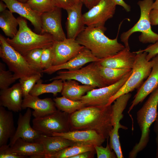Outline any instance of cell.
<instances>
[{"instance_id":"5bb4252c","label":"cell","mask_w":158,"mask_h":158,"mask_svg":"<svg viewBox=\"0 0 158 158\" xmlns=\"http://www.w3.org/2000/svg\"><path fill=\"white\" fill-rule=\"evenodd\" d=\"M32 115V111L30 108H27L23 114L19 113L17 128L14 135L10 139L8 144L10 147L19 138L29 142H38L41 136L44 135L31 126L30 121Z\"/></svg>"},{"instance_id":"ee69618b","label":"cell","mask_w":158,"mask_h":158,"mask_svg":"<svg viewBox=\"0 0 158 158\" xmlns=\"http://www.w3.org/2000/svg\"><path fill=\"white\" fill-rule=\"evenodd\" d=\"M114 4L116 5H119L122 6L125 10L127 12L131 10L130 5L127 4L123 0H113Z\"/></svg>"},{"instance_id":"7dc6e473","label":"cell","mask_w":158,"mask_h":158,"mask_svg":"<svg viewBox=\"0 0 158 158\" xmlns=\"http://www.w3.org/2000/svg\"><path fill=\"white\" fill-rule=\"evenodd\" d=\"M7 8L6 4L3 1L1 0L0 1V12L1 13L6 10Z\"/></svg>"},{"instance_id":"ab89813d","label":"cell","mask_w":158,"mask_h":158,"mask_svg":"<svg viewBox=\"0 0 158 158\" xmlns=\"http://www.w3.org/2000/svg\"><path fill=\"white\" fill-rule=\"evenodd\" d=\"M140 50L147 53L146 59L148 61L151 60L154 57L158 54V41L154 43L148 45L145 49Z\"/></svg>"},{"instance_id":"52a82bcc","label":"cell","mask_w":158,"mask_h":158,"mask_svg":"<svg viewBox=\"0 0 158 158\" xmlns=\"http://www.w3.org/2000/svg\"><path fill=\"white\" fill-rule=\"evenodd\" d=\"M0 57L6 63L9 70L13 73L14 78L16 80L25 79L41 73L33 69L23 56L11 46L6 41V38L1 34Z\"/></svg>"},{"instance_id":"4fadbf2b","label":"cell","mask_w":158,"mask_h":158,"mask_svg":"<svg viewBox=\"0 0 158 158\" xmlns=\"http://www.w3.org/2000/svg\"><path fill=\"white\" fill-rule=\"evenodd\" d=\"M51 47L53 56V66L67 62L85 48L75 39L67 38L62 41H55Z\"/></svg>"},{"instance_id":"1f68e13d","label":"cell","mask_w":158,"mask_h":158,"mask_svg":"<svg viewBox=\"0 0 158 158\" xmlns=\"http://www.w3.org/2000/svg\"><path fill=\"white\" fill-rule=\"evenodd\" d=\"M53 100L58 109L69 114L86 106L85 104L80 100L74 101L63 96L56 97Z\"/></svg>"},{"instance_id":"d6a6232c","label":"cell","mask_w":158,"mask_h":158,"mask_svg":"<svg viewBox=\"0 0 158 158\" xmlns=\"http://www.w3.org/2000/svg\"><path fill=\"white\" fill-rule=\"evenodd\" d=\"M43 49L38 48L32 50L23 55L29 65L35 70L42 73L41 56Z\"/></svg>"},{"instance_id":"74e56055","label":"cell","mask_w":158,"mask_h":158,"mask_svg":"<svg viewBox=\"0 0 158 158\" xmlns=\"http://www.w3.org/2000/svg\"><path fill=\"white\" fill-rule=\"evenodd\" d=\"M109 139V138H108ZM108 139L106 147L101 145H95L94 147L98 158H116L117 155L114 151H112L108 143Z\"/></svg>"},{"instance_id":"484cf974","label":"cell","mask_w":158,"mask_h":158,"mask_svg":"<svg viewBox=\"0 0 158 158\" xmlns=\"http://www.w3.org/2000/svg\"><path fill=\"white\" fill-rule=\"evenodd\" d=\"M10 148L13 152L17 154L32 158L38 155H45L44 146L42 143L29 142L20 138L16 140Z\"/></svg>"},{"instance_id":"c3c4849f","label":"cell","mask_w":158,"mask_h":158,"mask_svg":"<svg viewBox=\"0 0 158 158\" xmlns=\"http://www.w3.org/2000/svg\"><path fill=\"white\" fill-rule=\"evenodd\" d=\"M152 9L158 10V0H156L153 2L152 6Z\"/></svg>"},{"instance_id":"9c48e42d","label":"cell","mask_w":158,"mask_h":158,"mask_svg":"<svg viewBox=\"0 0 158 158\" xmlns=\"http://www.w3.org/2000/svg\"><path fill=\"white\" fill-rule=\"evenodd\" d=\"M69 114L58 109L44 116L34 118L32 121L34 129L47 135L53 133H64L70 131Z\"/></svg>"},{"instance_id":"4316f807","label":"cell","mask_w":158,"mask_h":158,"mask_svg":"<svg viewBox=\"0 0 158 158\" xmlns=\"http://www.w3.org/2000/svg\"><path fill=\"white\" fill-rule=\"evenodd\" d=\"M96 87L85 85H80L77 81L73 80H64L61 94L63 96L69 99L79 101L85 93Z\"/></svg>"},{"instance_id":"8992f818","label":"cell","mask_w":158,"mask_h":158,"mask_svg":"<svg viewBox=\"0 0 158 158\" xmlns=\"http://www.w3.org/2000/svg\"><path fill=\"white\" fill-rule=\"evenodd\" d=\"M135 52V59L130 75L121 88L110 98L107 106L111 105L120 96L138 89L149 75L152 67V61L147 59L146 52L140 50Z\"/></svg>"},{"instance_id":"d590c367","label":"cell","mask_w":158,"mask_h":158,"mask_svg":"<svg viewBox=\"0 0 158 158\" xmlns=\"http://www.w3.org/2000/svg\"><path fill=\"white\" fill-rule=\"evenodd\" d=\"M42 77V73L33 75L25 79H20L19 81L22 90L23 96L29 94L35 85Z\"/></svg>"},{"instance_id":"f546056e","label":"cell","mask_w":158,"mask_h":158,"mask_svg":"<svg viewBox=\"0 0 158 158\" xmlns=\"http://www.w3.org/2000/svg\"><path fill=\"white\" fill-rule=\"evenodd\" d=\"M63 85V81L61 79L55 80L50 83L44 84L40 79L35 85L29 94L38 97L43 94L51 93L56 96L58 93L61 92Z\"/></svg>"},{"instance_id":"e575fe53","label":"cell","mask_w":158,"mask_h":158,"mask_svg":"<svg viewBox=\"0 0 158 158\" xmlns=\"http://www.w3.org/2000/svg\"><path fill=\"white\" fill-rule=\"evenodd\" d=\"M5 66L2 63H0V89L1 90L7 89L16 80L9 70H6Z\"/></svg>"},{"instance_id":"4dcf8cb0","label":"cell","mask_w":158,"mask_h":158,"mask_svg":"<svg viewBox=\"0 0 158 158\" xmlns=\"http://www.w3.org/2000/svg\"><path fill=\"white\" fill-rule=\"evenodd\" d=\"M95 150L94 146L92 145L75 142L72 145L63 149L54 154L47 156L46 158H71L82 152Z\"/></svg>"},{"instance_id":"603a6c76","label":"cell","mask_w":158,"mask_h":158,"mask_svg":"<svg viewBox=\"0 0 158 158\" xmlns=\"http://www.w3.org/2000/svg\"><path fill=\"white\" fill-rule=\"evenodd\" d=\"M136 53L125 48L116 54L98 61L102 66L116 68L132 69L135 59Z\"/></svg>"},{"instance_id":"277c9868","label":"cell","mask_w":158,"mask_h":158,"mask_svg":"<svg viewBox=\"0 0 158 158\" xmlns=\"http://www.w3.org/2000/svg\"><path fill=\"white\" fill-rule=\"evenodd\" d=\"M147 100L137 113V120L141 132L139 142L128 154L129 158H135L147 146L150 139V128L157 114L158 88L151 94Z\"/></svg>"},{"instance_id":"cb8c5ba5","label":"cell","mask_w":158,"mask_h":158,"mask_svg":"<svg viewBox=\"0 0 158 158\" xmlns=\"http://www.w3.org/2000/svg\"><path fill=\"white\" fill-rule=\"evenodd\" d=\"M16 130L12 111L6 110L4 107L0 106V146L7 144Z\"/></svg>"},{"instance_id":"bcb514c9","label":"cell","mask_w":158,"mask_h":158,"mask_svg":"<svg viewBox=\"0 0 158 158\" xmlns=\"http://www.w3.org/2000/svg\"><path fill=\"white\" fill-rule=\"evenodd\" d=\"M154 122V130L156 136H158V111L156 118Z\"/></svg>"},{"instance_id":"ba28073f","label":"cell","mask_w":158,"mask_h":158,"mask_svg":"<svg viewBox=\"0 0 158 158\" xmlns=\"http://www.w3.org/2000/svg\"><path fill=\"white\" fill-rule=\"evenodd\" d=\"M98 62H91L87 66L73 71L59 72L57 75L49 80L61 79L63 81L73 80L82 84L98 88L107 86L102 78L99 73Z\"/></svg>"},{"instance_id":"d6986e66","label":"cell","mask_w":158,"mask_h":158,"mask_svg":"<svg viewBox=\"0 0 158 158\" xmlns=\"http://www.w3.org/2000/svg\"><path fill=\"white\" fill-rule=\"evenodd\" d=\"M83 4L81 2L77 1L66 10L67 13L66 28L68 38L75 39L85 28L82 13Z\"/></svg>"},{"instance_id":"8d00e7d4","label":"cell","mask_w":158,"mask_h":158,"mask_svg":"<svg viewBox=\"0 0 158 158\" xmlns=\"http://www.w3.org/2000/svg\"><path fill=\"white\" fill-rule=\"evenodd\" d=\"M51 46L43 49L41 56V66L43 70L48 69L53 65V56Z\"/></svg>"},{"instance_id":"8fae6325","label":"cell","mask_w":158,"mask_h":158,"mask_svg":"<svg viewBox=\"0 0 158 158\" xmlns=\"http://www.w3.org/2000/svg\"><path fill=\"white\" fill-rule=\"evenodd\" d=\"M116 6L113 0H102L83 14L85 24L87 26L106 28L105 23L113 17Z\"/></svg>"},{"instance_id":"836d02e7","label":"cell","mask_w":158,"mask_h":158,"mask_svg":"<svg viewBox=\"0 0 158 158\" xmlns=\"http://www.w3.org/2000/svg\"><path fill=\"white\" fill-rule=\"evenodd\" d=\"M26 3L31 9L40 15L56 7L54 0H28Z\"/></svg>"},{"instance_id":"e0dca14e","label":"cell","mask_w":158,"mask_h":158,"mask_svg":"<svg viewBox=\"0 0 158 158\" xmlns=\"http://www.w3.org/2000/svg\"><path fill=\"white\" fill-rule=\"evenodd\" d=\"M22 103V109L27 108L33 109L32 115L34 118L42 117L56 111L55 102L51 98L40 99L38 96L30 94L23 97Z\"/></svg>"},{"instance_id":"5b68a950","label":"cell","mask_w":158,"mask_h":158,"mask_svg":"<svg viewBox=\"0 0 158 158\" xmlns=\"http://www.w3.org/2000/svg\"><path fill=\"white\" fill-rule=\"evenodd\" d=\"M153 2V0H142L138 2L140 11L139 19L132 28L123 32L120 36L121 41L124 43L126 48L130 49L129 38L133 33L136 32H141L139 40L143 44H153L158 41V34L152 30L149 16Z\"/></svg>"},{"instance_id":"3957f363","label":"cell","mask_w":158,"mask_h":158,"mask_svg":"<svg viewBox=\"0 0 158 158\" xmlns=\"http://www.w3.org/2000/svg\"><path fill=\"white\" fill-rule=\"evenodd\" d=\"M17 19L19 27L17 33L13 38L6 39L8 43L22 55L34 49L51 47L56 41L50 34H37L32 31L24 18L20 16Z\"/></svg>"},{"instance_id":"9a60e30c","label":"cell","mask_w":158,"mask_h":158,"mask_svg":"<svg viewBox=\"0 0 158 158\" xmlns=\"http://www.w3.org/2000/svg\"><path fill=\"white\" fill-rule=\"evenodd\" d=\"M61 9L56 7L51 11L41 15V34H50L56 41H62L67 38L61 25Z\"/></svg>"},{"instance_id":"ac0fdd59","label":"cell","mask_w":158,"mask_h":158,"mask_svg":"<svg viewBox=\"0 0 158 158\" xmlns=\"http://www.w3.org/2000/svg\"><path fill=\"white\" fill-rule=\"evenodd\" d=\"M101 59L94 56L90 50L85 47L78 54L67 62L58 65L52 66L48 69L43 70L42 73L51 74L62 69L75 71L82 68L88 63L98 62Z\"/></svg>"},{"instance_id":"2e32d148","label":"cell","mask_w":158,"mask_h":158,"mask_svg":"<svg viewBox=\"0 0 158 158\" xmlns=\"http://www.w3.org/2000/svg\"><path fill=\"white\" fill-rule=\"evenodd\" d=\"M151 60L153 63L151 71L147 79L138 89L128 109V113L158 88V54Z\"/></svg>"},{"instance_id":"7c38bea8","label":"cell","mask_w":158,"mask_h":158,"mask_svg":"<svg viewBox=\"0 0 158 158\" xmlns=\"http://www.w3.org/2000/svg\"><path fill=\"white\" fill-rule=\"evenodd\" d=\"M129 72L117 83L109 85L95 88L87 92L81 98L80 101L86 106H106L110 98L121 88L130 75Z\"/></svg>"},{"instance_id":"f35d334b","label":"cell","mask_w":158,"mask_h":158,"mask_svg":"<svg viewBox=\"0 0 158 158\" xmlns=\"http://www.w3.org/2000/svg\"><path fill=\"white\" fill-rule=\"evenodd\" d=\"M26 157L17 154L11 150L9 144L0 146V158H25Z\"/></svg>"},{"instance_id":"83f0119b","label":"cell","mask_w":158,"mask_h":158,"mask_svg":"<svg viewBox=\"0 0 158 158\" xmlns=\"http://www.w3.org/2000/svg\"><path fill=\"white\" fill-rule=\"evenodd\" d=\"M9 10H6L0 14V28L5 35L10 38L16 35L19 25L17 18Z\"/></svg>"},{"instance_id":"816d5d0a","label":"cell","mask_w":158,"mask_h":158,"mask_svg":"<svg viewBox=\"0 0 158 158\" xmlns=\"http://www.w3.org/2000/svg\"><path fill=\"white\" fill-rule=\"evenodd\" d=\"M76 1H80L83 2L84 4L85 0H75Z\"/></svg>"},{"instance_id":"44dd1931","label":"cell","mask_w":158,"mask_h":158,"mask_svg":"<svg viewBox=\"0 0 158 158\" xmlns=\"http://www.w3.org/2000/svg\"><path fill=\"white\" fill-rule=\"evenodd\" d=\"M23 94L19 83L10 87L1 90L0 106L6 107L8 110L15 112L22 109Z\"/></svg>"},{"instance_id":"60d3db41","label":"cell","mask_w":158,"mask_h":158,"mask_svg":"<svg viewBox=\"0 0 158 158\" xmlns=\"http://www.w3.org/2000/svg\"><path fill=\"white\" fill-rule=\"evenodd\" d=\"M56 6L66 10L76 2L75 0H54Z\"/></svg>"},{"instance_id":"d4e9b609","label":"cell","mask_w":158,"mask_h":158,"mask_svg":"<svg viewBox=\"0 0 158 158\" xmlns=\"http://www.w3.org/2000/svg\"><path fill=\"white\" fill-rule=\"evenodd\" d=\"M38 142L44 146L45 158L54 154L63 149L73 145L75 142L59 136L42 135Z\"/></svg>"},{"instance_id":"f907efd6","label":"cell","mask_w":158,"mask_h":158,"mask_svg":"<svg viewBox=\"0 0 158 158\" xmlns=\"http://www.w3.org/2000/svg\"><path fill=\"white\" fill-rule=\"evenodd\" d=\"M18 1L23 2V3H26L28 1V0H17Z\"/></svg>"},{"instance_id":"681fc988","label":"cell","mask_w":158,"mask_h":158,"mask_svg":"<svg viewBox=\"0 0 158 158\" xmlns=\"http://www.w3.org/2000/svg\"><path fill=\"white\" fill-rule=\"evenodd\" d=\"M156 142L157 146L156 157L157 158H158V136H156Z\"/></svg>"},{"instance_id":"f1b7e54d","label":"cell","mask_w":158,"mask_h":158,"mask_svg":"<svg viewBox=\"0 0 158 158\" xmlns=\"http://www.w3.org/2000/svg\"><path fill=\"white\" fill-rule=\"evenodd\" d=\"M99 69L102 78L107 86L117 83L132 70L111 68L102 66L99 64Z\"/></svg>"},{"instance_id":"7402d4cb","label":"cell","mask_w":158,"mask_h":158,"mask_svg":"<svg viewBox=\"0 0 158 158\" xmlns=\"http://www.w3.org/2000/svg\"><path fill=\"white\" fill-rule=\"evenodd\" d=\"M51 135L59 136L75 142L101 145L106 139L104 136L92 130L70 131L64 133H53Z\"/></svg>"},{"instance_id":"f6af8a7d","label":"cell","mask_w":158,"mask_h":158,"mask_svg":"<svg viewBox=\"0 0 158 158\" xmlns=\"http://www.w3.org/2000/svg\"><path fill=\"white\" fill-rule=\"evenodd\" d=\"M102 0H85L84 3L86 7L90 9Z\"/></svg>"},{"instance_id":"6da1fadb","label":"cell","mask_w":158,"mask_h":158,"mask_svg":"<svg viewBox=\"0 0 158 158\" xmlns=\"http://www.w3.org/2000/svg\"><path fill=\"white\" fill-rule=\"evenodd\" d=\"M112 105L85 107L69 114L70 131L92 130L106 139L113 128Z\"/></svg>"},{"instance_id":"7a4b0ae2","label":"cell","mask_w":158,"mask_h":158,"mask_svg":"<svg viewBox=\"0 0 158 158\" xmlns=\"http://www.w3.org/2000/svg\"><path fill=\"white\" fill-rule=\"evenodd\" d=\"M106 28L87 26L77 36V42L90 50L97 57L102 59L113 55L125 48L118 41V35L113 39L104 34Z\"/></svg>"},{"instance_id":"ffe728a7","label":"cell","mask_w":158,"mask_h":158,"mask_svg":"<svg viewBox=\"0 0 158 158\" xmlns=\"http://www.w3.org/2000/svg\"><path fill=\"white\" fill-rule=\"evenodd\" d=\"M6 4L9 10L16 13L29 20L35 29L41 34L42 30L41 15L33 10L27 3L17 0H1Z\"/></svg>"},{"instance_id":"b9f144b4","label":"cell","mask_w":158,"mask_h":158,"mask_svg":"<svg viewBox=\"0 0 158 158\" xmlns=\"http://www.w3.org/2000/svg\"><path fill=\"white\" fill-rule=\"evenodd\" d=\"M149 16L151 25H158V10L152 9Z\"/></svg>"},{"instance_id":"30bf717a","label":"cell","mask_w":158,"mask_h":158,"mask_svg":"<svg viewBox=\"0 0 158 158\" xmlns=\"http://www.w3.org/2000/svg\"><path fill=\"white\" fill-rule=\"evenodd\" d=\"M131 96L128 93L118 97L112 105V124L113 128L109 134V145L111 150L116 153L118 158H123V156L119 140L118 130L120 128L127 129V127L120 123L123 115L122 113L125 109L128 102Z\"/></svg>"},{"instance_id":"7bdbcfd3","label":"cell","mask_w":158,"mask_h":158,"mask_svg":"<svg viewBox=\"0 0 158 158\" xmlns=\"http://www.w3.org/2000/svg\"><path fill=\"white\" fill-rule=\"evenodd\" d=\"M95 150L89 151L81 153L77 155L72 157L71 158H93Z\"/></svg>"}]
</instances>
